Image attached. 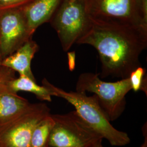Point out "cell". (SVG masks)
<instances>
[{
  "mask_svg": "<svg viewBox=\"0 0 147 147\" xmlns=\"http://www.w3.org/2000/svg\"><path fill=\"white\" fill-rule=\"evenodd\" d=\"M76 43L95 49L101 62L100 78L125 79L141 66L140 57L147 47V28L90 19Z\"/></svg>",
  "mask_w": 147,
  "mask_h": 147,
  "instance_id": "cell-1",
  "label": "cell"
},
{
  "mask_svg": "<svg viewBox=\"0 0 147 147\" xmlns=\"http://www.w3.org/2000/svg\"><path fill=\"white\" fill-rule=\"evenodd\" d=\"M43 86L47 87L52 96L61 98L73 106L82 120L96 134L106 139L113 146L122 147L129 144L128 134L112 126L95 95L87 96L86 92H67L43 79Z\"/></svg>",
  "mask_w": 147,
  "mask_h": 147,
  "instance_id": "cell-2",
  "label": "cell"
},
{
  "mask_svg": "<svg viewBox=\"0 0 147 147\" xmlns=\"http://www.w3.org/2000/svg\"><path fill=\"white\" fill-rule=\"evenodd\" d=\"M131 90L129 78L116 82L102 81L99 74L84 73L79 76L76 91L95 95L110 121H116L125 108L126 95Z\"/></svg>",
  "mask_w": 147,
  "mask_h": 147,
  "instance_id": "cell-3",
  "label": "cell"
},
{
  "mask_svg": "<svg viewBox=\"0 0 147 147\" xmlns=\"http://www.w3.org/2000/svg\"><path fill=\"white\" fill-rule=\"evenodd\" d=\"M94 21L147 28V0H84Z\"/></svg>",
  "mask_w": 147,
  "mask_h": 147,
  "instance_id": "cell-4",
  "label": "cell"
},
{
  "mask_svg": "<svg viewBox=\"0 0 147 147\" xmlns=\"http://www.w3.org/2000/svg\"><path fill=\"white\" fill-rule=\"evenodd\" d=\"M49 22L57 32L63 51L67 52L84 34L90 19L84 0H63Z\"/></svg>",
  "mask_w": 147,
  "mask_h": 147,
  "instance_id": "cell-5",
  "label": "cell"
},
{
  "mask_svg": "<svg viewBox=\"0 0 147 147\" xmlns=\"http://www.w3.org/2000/svg\"><path fill=\"white\" fill-rule=\"evenodd\" d=\"M45 104H31L25 110L0 123V145L4 147H29L37 124L50 115Z\"/></svg>",
  "mask_w": 147,
  "mask_h": 147,
  "instance_id": "cell-6",
  "label": "cell"
},
{
  "mask_svg": "<svg viewBox=\"0 0 147 147\" xmlns=\"http://www.w3.org/2000/svg\"><path fill=\"white\" fill-rule=\"evenodd\" d=\"M55 121L50 137L51 147H90L102 138L79 117L75 111L52 115Z\"/></svg>",
  "mask_w": 147,
  "mask_h": 147,
  "instance_id": "cell-7",
  "label": "cell"
},
{
  "mask_svg": "<svg viewBox=\"0 0 147 147\" xmlns=\"http://www.w3.org/2000/svg\"><path fill=\"white\" fill-rule=\"evenodd\" d=\"M21 7L0 11V50L3 58L32 38Z\"/></svg>",
  "mask_w": 147,
  "mask_h": 147,
  "instance_id": "cell-8",
  "label": "cell"
},
{
  "mask_svg": "<svg viewBox=\"0 0 147 147\" xmlns=\"http://www.w3.org/2000/svg\"><path fill=\"white\" fill-rule=\"evenodd\" d=\"M63 0H31L21 6L29 31L33 34L38 27L49 22Z\"/></svg>",
  "mask_w": 147,
  "mask_h": 147,
  "instance_id": "cell-9",
  "label": "cell"
},
{
  "mask_svg": "<svg viewBox=\"0 0 147 147\" xmlns=\"http://www.w3.org/2000/svg\"><path fill=\"white\" fill-rule=\"evenodd\" d=\"M38 50V44L31 38L14 53L3 58L2 66L18 72L19 76H26L36 81L32 71L31 62Z\"/></svg>",
  "mask_w": 147,
  "mask_h": 147,
  "instance_id": "cell-10",
  "label": "cell"
},
{
  "mask_svg": "<svg viewBox=\"0 0 147 147\" xmlns=\"http://www.w3.org/2000/svg\"><path fill=\"white\" fill-rule=\"evenodd\" d=\"M30 104L27 99L7 87L0 90V123L20 113Z\"/></svg>",
  "mask_w": 147,
  "mask_h": 147,
  "instance_id": "cell-11",
  "label": "cell"
},
{
  "mask_svg": "<svg viewBox=\"0 0 147 147\" xmlns=\"http://www.w3.org/2000/svg\"><path fill=\"white\" fill-rule=\"evenodd\" d=\"M7 88L16 93L20 91L31 93L42 101H52V95L47 87L37 84L36 81L26 76H19L18 78L11 80L7 84Z\"/></svg>",
  "mask_w": 147,
  "mask_h": 147,
  "instance_id": "cell-12",
  "label": "cell"
},
{
  "mask_svg": "<svg viewBox=\"0 0 147 147\" xmlns=\"http://www.w3.org/2000/svg\"><path fill=\"white\" fill-rule=\"evenodd\" d=\"M55 124L52 115L50 114L40 121L32 134L29 147H49L51 132Z\"/></svg>",
  "mask_w": 147,
  "mask_h": 147,
  "instance_id": "cell-13",
  "label": "cell"
},
{
  "mask_svg": "<svg viewBox=\"0 0 147 147\" xmlns=\"http://www.w3.org/2000/svg\"><path fill=\"white\" fill-rule=\"evenodd\" d=\"M145 73V69L140 66L132 71L129 78L131 86V90L135 92L142 90L147 95V79L144 78Z\"/></svg>",
  "mask_w": 147,
  "mask_h": 147,
  "instance_id": "cell-14",
  "label": "cell"
},
{
  "mask_svg": "<svg viewBox=\"0 0 147 147\" xmlns=\"http://www.w3.org/2000/svg\"><path fill=\"white\" fill-rule=\"evenodd\" d=\"M14 78V71L11 69L3 67L0 69V90L7 88L8 83Z\"/></svg>",
  "mask_w": 147,
  "mask_h": 147,
  "instance_id": "cell-15",
  "label": "cell"
},
{
  "mask_svg": "<svg viewBox=\"0 0 147 147\" xmlns=\"http://www.w3.org/2000/svg\"><path fill=\"white\" fill-rule=\"evenodd\" d=\"M31 0H0V11L20 7L26 5Z\"/></svg>",
  "mask_w": 147,
  "mask_h": 147,
  "instance_id": "cell-16",
  "label": "cell"
},
{
  "mask_svg": "<svg viewBox=\"0 0 147 147\" xmlns=\"http://www.w3.org/2000/svg\"><path fill=\"white\" fill-rule=\"evenodd\" d=\"M68 57L69 68L70 71H73L75 67V53L69 52L68 53Z\"/></svg>",
  "mask_w": 147,
  "mask_h": 147,
  "instance_id": "cell-17",
  "label": "cell"
},
{
  "mask_svg": "<svg viewBox=\"0 0 147 147\" xmlns=\"http://www.w3.org/2000/svg\"><path fill=\"white\" fill-rule=\"evenodd\" d=\"M144 128H143V135L144 136V142L143 143L141 146L140 147H147V126L146 125L143 126Z\"/></svg>",
  "mask_w": 147,
  "mask_h": 147,
  "instance_id": "cell-18",
  "label": "cell"
},
{
  "mask_svg": "<svg viewBox=\"0 0 147 147\" xmlns=\"http://www.w3.org/2000/svg\"><path fill=\"white\" fill-rule=\"evenodd\" d=\"M102 140H100L95 142L93 145H92L90 147H104L102 144Z\"/></svg>",
  "mask_w": 147,
  "mask_h": 147,
  "instance_id": "cell-19",
  "label": "cell"
},
{
  "mask_svg": "<svg viewBox=\"0 0 147 147\" xmlns=\"http://www.w3.org/2000/svg\"><path fill=\"white\" fill-rule=\"evenodd\" d=\"M3 57L2 56V54H1V50H0V69L2 68L3 67L2 66V60H3Z\"/></svg>",
  "mask_w": 147,
  "mask_h": 147,
  "instance_id": "cell-20",
  "label": "cell"
},
{
  "mask_svg": "<svg viewBox=\"0 0 147 147\" xmlns=\"http://www.w3.org/2000/svg\"><path fill=\"white\" fill-rule=\"evenodd\" d=\"M0 147H2V146H1V145H0Z\"/></svg>",
  "mask_w": 147,
  "mask_h": 147,
  "instance_id": "cell-21",
  "label": "cell"
},
{
  "mask_svg": "<svg viewBox=\"0 0 147 147\" xmlns=\"http://www.w3.org/2000/svg\"></svg>",
  "mask_w": 147,
  "mask_h": 147,
  "instance_id": "cell-22",
  "label": "cell"
}]
</instances>
